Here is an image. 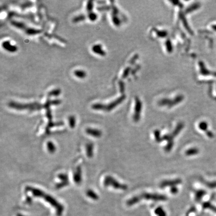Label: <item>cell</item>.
Here are the masks:
<instances>
[{"label":"cell","mask_w":216,"mask_h":216,"mask_svg":"<svg viewBox=\"0 0 216 216\" xmlns=\"http://www.w3.org/2000/svg\"><path fill=\"white\" fill-rule=\"evenodd\" d=\"M167 199L168 198L166 196L161 194L145 193L140 195L136 196L130 199L129 200H128L127 202V205L128 206H133L141 201L142 199L157 202L166 201L167 200Z\"/></svg>","instance_id":"obj_1"},{"label":"cell","mask_w":216,"mask_h":216,"mask_svg":"<svg viewBox=\"0 0 216 216\" xmlns=\"http://www.w3.org/2000/svg\"><path fill=\"white\" fill-rule=\"evenodd\" d=\"M184 127H185V124L182 122H180L177 124L175 129L174 130V131L172 132L162 136L161 142L164 140L167 141V145L166 146L165 148V151L169 152L172 150L174 145V139L180 134V133L181 132L182 130L183 129Z\"/></svg>","instance_id":"obj_2"},{"label":"cell","mask_w":216,"mask_h":216,"mask_svg":"<svg viewBox=\"0 0 216 216\" xmlns=\"http://www.w3.org/2000/svg\"><path fill=\"white\" fill-rule=\"evenodd\" d=\"M9 107L13 108V109H17L19 110H28L30 111L39 110L43 108H46L45 104L44 105L38 104V103H30V104H22L19 103L11 102L9 104Z\"/></svg>","instance_id":"obj_3"},{"label":"cell","mask_w":216,"mask_h":216,"mask_svg":"<svg viewBox=\"0 0 216 216\" xmlns=\"http://www.w3.org/2000/svg\"><path fill=\"white\" fill-rule=\"evenodd\" d=\"M104 185L105 187H112L118 190H126L128 189V187L126 185L123 184L119 182L116 180L114 179L113 177L108 176L105 178L104 180Z\"/></svg>","instance_id":"obj_4"},{"label":"cell","mask_w":216,"mask_h":216,"mask_svg":"<svg viewBox=\"0 0 216 216\" xmlns=\"http://www.w3.org/2000/svg\"><path fill=\"white\" fill-rule=\"evenodd\" d=\"M182 182V180L180 179H177L170 180H165L161 183L160 187L161 188H164L167 187H174L181 184Z\"/></svg>","instance_id":"obj_5"},{"label":"cell","mask_w":216,"mask_h":216,"mask_svg":"<svg viewBox=\"0 0 216 216\" xmlns=\"http://www.w3.org/2000/svg\"><path fill=\"white\" fill-rule=\"evenodd\" d=\"M2 47L5 50L10 52V53H14L18 50V48L14 45H12L10 42L9 41H6L2 43Z\"/></svg>","instance_id":"obj_6"},{"label":"cell","mask_w":216,"mask_h":216,"mask_svg":"<svg viewBox=\"0 0 216 216\" xmlns=\"http://www.w3.org/2000/svg\"><path fill=\"white\" fill-rule=\"evenodd\" d=\"M142 107L141 104L138 102L136 104V106L135 113L133 116V119L135 122H138L140 120L141 118V113Z\"/></svg>","instance_id":"obj_7"},{"label":"cell","mask_w":216,"mask_h":216,"mask_svg":"<svg viewBox=\"0 0 216 216\" xmlns=\"http://www.w3.org/2000/svg\"><path fill=\"white\" fill-rule=\"evenodd\" d=\"M86 132L89 135L96 138H99L101 136L102 134L101 131L100 130L95 129H91V128L87 129L86 130Z\"/></svg>","instance_id":"obj_8"},{"label":"cell","mask_w":216,"mask_h":216,"mask_svg":"<svg viewBox=\"0 0 216 216\" xmlns=\"http://www.w3.org/2000/svg\"><path fill=\"white\" fill-rule=\"evenodd\" d=\"M74 181L77 183H79L81 182L82 180V171H81V167H78L77 168L76 171L74 175Z\"/></svg>","instance_id":"obj_9"},{"label":"cell","mask_w":216,"mask_h":216,"mask_svg":"<svg viewBox=\"0 0 216 216\" xmlns=\"http://www.w3.org/2000/svg\"><path fill=\"white\" fill-rule=\"evenodd\" d=\"M92 50L97 54L100 55L102 56H104L105 55V52L102 50L101 45H95L92 47Z\"/></svg>","instance_id":"obj_10"},{"label":"cell","mask_w":216,"mask_h":216,"mask_svg":"<svg viewBox=\"0 0 216 216\" xmlns=\"http://www.w3.org/2000/svg\"><path fill=\"white\" fill-rule=\"evenodd\" d=\"M74 74L75 76L78 77V78H80V79H84L85 78L87 75V74L85 71L81 70H75L74 72Z\"/></svg>","instance_id":"obj_11"},{"label":"cell","mask_w":216,"mask_h":216,"mask_svg":"<svg viewBox=\"0 0 216 216\" xmlns=\"http://www.w3.org/2000/svg\"><path fill=\"white\" fill-rule=\"evenodd\" d=\"M155 213L157 216H167L165 211L162 207H158L155 210Z\"/></svg>","instance_id":"obj_12"},{"label":"cell","mask_w":216,"mask_h":216,"mask_svg":"<svg viewBox=\"0 0 216 216\" xmlns=\"http://www.w3.org/2000/svg\"><path fill=\"white\" fill-rule=\"evenodd\" d=\"M86 151L88 157L91 158L93 156V144L89 143L86 146Z\"/></svg>","instance_id":"obj_13"},{"label":"cell","mask_w":216,"mask_h":216,"mask_svg":"<svg viewBox=\"0 0 216 216\" xmlns=\"http://www.w3.org/2000/svg\"><path fill=\"white\" fill-rule=\"evenodd\" d=\"M199 153L198 149L197 148H191L187 150L185 152L186 155L188 156H193Z\"/></svg>","instance_id":"obj_14"},{"label":"cell","mask_w":216,"mask_h":216,"mask_svg":"<svg viewBox=\"0 0 216 216\" xmlns=\"http://www.w3.org/2000/svg\"><path fill=\"white\" fill-rule=\"evenodd\" d=\"M154 137L156 140V141L158 143H160L161 142V138H162V136L161 135V133L159 130H156L154 131Z\"/></svg>","instance_id":"obj_15"},{"label":"cell","mask_w":216,"mask_h":216,"mask_svg":"<svg viewBox=\"0 0 216 216\" xmlns=\"http://www.w3.org/2000/svg\"><path fill=\"white\" fill-rule=\"evenodd\" d=\"M86 16L84 15H80L76 17L73 19V22L74 23H78L81 21H83L86 19Z\"/></svg>","instance_id":"obj_16"},{"label":"cell","mask_w":216,"mask_h":216,"mask_svg":"<svg viewBox=\"0 0 216 216\" xmlns=\"http://www.w3.org/2000/svg\"><path fill=\"white\" fill-rule=\"evenodd\" d=\"M48 150L50 153H54L56 151V147L54 144H53L51 142H49L47 143Z\"/></svg>","instance_id":"obj_17"},{"label":"cell","mask_w":216,"mask_h":216,"mask_svg":"<svg viewBox=\"0 0 216 216\" xmlns=\"http://www.w3.org/2000/svg\"><path fill=\"white\" fill-rule=\"evenodd\" d=\"M93 7H94V4H93V2L92 1H89L87 2V6H86V10L87 12L89 13L92 12V10L93 9Z\"/></svg>","instance_id":"obj_18"},{"label":"cell","mask_w":216,"mask_h":216,"mask_svg":"<svg viewBox=\"0 0 216 216\" xmlns=\"http://www.w3.org/2000/svg\"><path fill=\"white\" fill-rule=\"evenodd\" d=\"M61 94V90L59 89H54L52 90L51 91H50L48 93L49 96H58Z\"/></svg>","instance_id":"obj_19"},{"label":"cell","mask_w":216,"mask_h":216,"mask_svg":"<svg viewBox=\"0 0 216 216\" xmlns=\"http://www.w3.org/2000/svg\"><path fill=\"white\" fill-rule=\"evenodd\" d=\"M88 18L90 21H96L97 19V15L94 12H91L89 13L88 14Z\"/></svg>","instance_id":"obj_20"},{"label":"cell","mask_w":216,"mask_h":216,"mask_svg":"<svg viewBox=\"0 0 216 216\" xmlns=\"http://www.w3.org/2000/svg\"><path fill=\"white\" fill-rule=\"evenodd\" d=\"M204 194V191H199L197 192L196 193V199L197 201L201 200Z\"/></svg>","instance_id":"obj_21"},{"label":"cell","mask_w":216,"mask_h":216,"mask_svg":"<svg viewBox=\"0 0 216 216\" xmlns=\"http://www.w3.org/2000/svg\"><path fill=\"white\" fill-rule=\"evenodd\" d=\"M87 194H88V195L89 197H91V198H92L93 199H97L98 198L97 194H96L93 191H91V190L87 192Z\"/></svg>","instance_id":"obj_22"},{"label":"cell","mask_w":216,"mask_h":216,"mask_svg":"<svg viewBox=\"0 0 216 216\" xmlns=\"http://www.w3.org/2000/svg\"><path fill=\"white\" fill-rule=\"evenodd\" d=\"M69 123L70 126L72 128H73L75 126V123H76V119L74 116H71L69 117Z\"/></svg>","instance_id":"obj_23"},{"label":"cell","mask_w":216,"mask_h":216,"mask_svg":"<svg viewBox=\"0 0 216 216\" xmlns=\"http://www.w3.org/2000/svg\"><path fill=\"white\" fill-rule=\"evenodd\" d=\"M207 127V125L205 122H202L199 124V128L203 130H206Z\"/></svg>","instance_id":"obj_24"},{"label":"cell","mask_w":216,"mask_h":216,"mask_svg":"<svg viewBox=\"0 0 216 216\" xmlns=\"http://www.w3.org/2000/svg\"><path fill=\"white\" fill-rule=\"evenodd\" d=\"M171 193L173 194H176L178 192V189L176 186L171 187L170 189Z\"/></svg>","instance_id":"obj_25"}]
</instances>
